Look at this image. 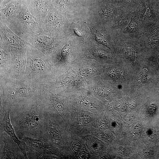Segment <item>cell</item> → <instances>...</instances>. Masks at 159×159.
Instances as JSON below:
<instances>
[{"label":"cell","mask_w":159,"mask_h":159,"mask_svg":"<svg viewBox=\"0 0 159 159\" xmlns=\"http://www.w3.org/2000/svg\"><path fill=\"white\" fill-rule=\"evenodd\" d=\"M46 111L38 98L28 99L13 104L10 118L20 140L24 137L42 138L46 124Z\"/></svg>","instance_id":"1"},{"label":"cell","mask_w":159,"mask_h":159,"mask_svg":"<svg viewBox=\"0 0 159 159\" xmlns=\"http://www.w3.org/2000/svg\"><path fill=\"white\" fill-rule=\"evenodd\" d=\"M44 85L24 78H0V104L11 108L15 102L38 98Z\"/></svg>","instance_id":"2"},{"label":"cell","mask_w":159,"mask_h":159,"mask_svg":"<svg viewBox=\"0 0 159 159\" xmlns=\"http://www.w3.org/2000/svg\"><path fill=\"white\" fill-rule=\"evenodd\" d=\"M26 59L23 78L44 85L52 82V63L44 54L30 44Z\"/></svg>","instance_id":"3"},{"label":"cell","mask_w":159,"mask_h":159,"mask_svg":"<svg viewBox=\"0 0 159 159\" xmlns=\"http://www.w3.org/2000/svg\"><path fill=\"white\" fill-rule=\"evenodd\" d=\"M15 34L22 39L26 36L43 33L47 31L45 23L33 15L25 0L19 12L5 23Z\"/></svg>","instance_id":"4"},{"label":"cell","mask_w":159,"mask_h":159,"mask_svg":"<svg viewBox=\"0 0 159 159\" xmlns=\"http://www.w3.org/2000/svg\"><path fill=\"white\" fill-rule=\"evenodd\" d=\"M44 32L43 33L37 35L26 36L22 39L42 52L52 63L57 51L59 40L56 34L47 31Z\"/></svg>","instance_id":"5"},{"label":"cell","mask_w":159,"mask_h":159,"mask_svg":"<svg viewBox=\"0 0 159 159\" xmlns=\"http://www.w3.org/2000/svg\"><path fill=\"white\" fill-rule=\"evenodd\" d=\"M0 42L8 47L12 57L16 58L26 57L30 45L13 32L1 20H0Z\"/></svg>","instance_id":"6"},{"label":"cell","mask_w":159,"mask_h":159,"mask_svg":"<svg viewBox=\"0 0 159 159\" xmlns=\"http://www.w3.org/2000/svg\"><path fill=\"white\" fill-rule=\"evenodd\" d=\"M0 133L5 132L17 144L23 153L25 159H28L27 152L29 149L25 142L20 140L16 135L10 118L11 108L0 106Z\"/></svg>","instance_id":"7"},{"label":"cell","mask_w":159,"mask_h":159,"mask_svg":"<svg viewBox=\"0 0 159 159\" xmlns=\"http://www.w3.org/2000/svg\"><path fill=\"white\" fill-rule=\"evenodd\" d=\"M1 159H25L17 144L6 132L0 133Z\"/></svg>","instance_id":"8"},{"label":"cell","mask_w":159,"mask_h":159,"mask_svg":"<svg viewBox=\"0 0 159 159\" xmlns=\"http://www.w3.org/2000/svg\"><path fill=\"white\" fill-rule=\"evenodd\" d=\"M25 0L27 6L31 13L45 23V19L47 15L53 8L51 2L49 0Z\"/></svg>","instance_id":"9"},{"label":"cell","mask_w":159,"mask_h":159,"mask_svg":"<svg viewBox=\"0 0 159 159\" xmlns=\"http://www.w3.org/2000/svg\"><path fill=\"white\" fill-rule=\"evenodd\" d=\"M64 17L59 12L52 8L47 15L45 23L47 30L49 32L56 34L61 31L64 28Z\"/></svg>","instance_id":"10"},{"label":"cell","mask_w":159,"mask_h":159,"mask_svg":"<svg viewBox=\"0 0 159 159\" xmlns=\"http://www.w3.org/2000/svg\"><path fill=\"white\" fill-rule=\"evenodd\" d=\"M0 78H7L11 71V54L8 47L0 42Z\"/></svg>","instance_id":"11"},{"label":"cell","mask_w":159,"mask_h":159,"mask_svg":"<svg viewBox=\"0 0 159 159\" xmlns=\"http://www.w3.org/2000/svg\"><path fill=\"white\" fill-rule=\"evenodd\" d=\"M20 140L25 142L29 150L44 153H56L52 145L42 138L37 139L24 137Z\"/></svg>","instance_id":"12"},{"label":"cell","mask_w":159,"mask_h":159,"mask_svg":"<svg viewBox=\"0 0 159 159\" xmlns=\"http://www.w3.org/2000/svg\"><path fill=\"white\" fill-rule=\"evenodd\" d=\"M25 0H11L0 9V20L4 23L18 14Z\"/></svg>","instance_id":"13"},{"label":"cell","mask_w":159,"mask_h":159,"mask_svg":"<svg viewBox=\"0 0 159 159\" xmlns=\"http://www.w3.org/2000/svg\"><path fill=\"white\" fill-rule=\"evenodd\" d=\"M28 159H51L55 158L51 154L40 153L29 150L27 152Z\"/></svg>","instance_id":"14"},{"label":"cell","mask_w":159,"mask_h":159,"mask_svg":"<svg viewBox=\"0 0 159 159\" xmlns=\"http://www.w3.org/2000/svg\"><path fill=\"white\" fill-rule=\"evenodd\" d=\"M71 47V43L68 42L65 43L62 48L60 51L61 57L59 60V64H62L66 61V58Z\"/></svg>","instance_id":"15"},{"label":"cell","mask_w":159,"mask_h":159,"mask_svg":"<svg viewBox=\"0 0 159 159\" xmlns=\"http://www.w3.org/2000/svg\"><path fill=\"white\" fill-rule=\"evenodd\" d=\"M68 0H53L51 3H54V6L60 10L65 9Z\"/></svg>","instance_id":"16"},{"label":"cell","mask_w":159,"mask_h":159,"mask_svg":"<svg viewBox=\"0 0 159 159\" xmlns=\"http://www.w3.org/2000/svg\"><path fill=\"white\" fill-rule=\"evenodd\" d=\"M138 23L134 21H131L127 26L125 32H126L132 33L137 31L138 29Z\"/></svg>","instance_id":"17"},{"label":"cell","mask_w":159,"mask_h":159,"mask_svg":"<svg viewBox=\"0 0 159 159\" xmlns=\"http://www.w3.org/2000/svg\"><path fill=\"white\" fill-rule=\"evenodd\" d=\"M79 120L82 123L85 124L90 123L92 120L91 117L88 115L85 114H82L78 117Z\"/></svg>","instance_id":"18"},{"label":"cell","mask_w":159,"mask_h":159,"mask_svg":"<svg viewBox=\"0 0 159 159\" xmlns=\"http://www.w3.org/2000/svg\"><path fill=\"white\" fill-rule=\"evenodd\" d=\"M95 38L96 40L99 43L107 47V41L103 36L99 34L95 35Z\"/></svg>","instance_id":"19"},{"label":"cell","mask_w":159,"mask_h":159,"mask_svg":"<svg viewBox=\"0 0 159 159\" xmlns=\"http://www.w3.org/2000/svg\"><path fill=\"white\" fill-rule=\"evenodd\" d=\"M125 55L130 59L133 60L135 57L134 50L131 48H127L125 50Z\"/></svg>","instance_id":"20"},{"label":"cell","mask_w":159,"mask_h":159,"mask_svg":"<svg viewBox=\"0 0 159 159\" xmlns=\"http://www.w3.org/2000/svg\"><path fill=\"white\" fill-rule=\"evenodd\" d=\"M148 75V71L146 69H143L141 72L139 76V79L140 82L142 83L146 82Z\"/></svg>","instance_id":"21"},{"label":"cell","mask_w":159,"mask_h":159,"mask_svg":"<svg viewBox=\"0 0 159 159\" xmlns=\"http://www.w3.org/2000/svg\"><path fill=\"white\" fill-rule=\"evenodd\" d=\"M102 13L105 17H108L112 15V11L110 8L106 7L102 9Z\"/></svg>","instance_id":"22"},{"label":"cell","mask_w":159,"mask_h":159,"mask_svg":"<svg viewBox=\"0 0 159 159\" xmlns=\"http://www.w3.org/2000/svg\"><path fill=\"white\" fill-rule=\"evenodd\" d=\"M150 40L154 44H156L159 42V33H157L152 36Z\"/></svg>","instance_id":"23"},{"label":"cell","mask_w":159,"mask_h":159,"mask_svg":"<svg viewBox=\"0 0 159 159\" xmlns=\"http://www.w3.org/2000/svg\"><path fill=\"white\" fill-rule=\"evenodd\" d=\"M82 105L85 107L94 110V109H95L96 108V105L94 103L89 102H84L82 103Z\"/></svg>","instance_id":"24"},{"label":"cell","mask_w":159,"mask_h":159,"mask_svg":"<svg viewBox=\"0 0 159 159\" xmlns=\"http://www.w3.org/2000/svg\"><path fill=\"white\" fill-rule=\"evenodd\" d=\"M94 54L96 57L100 58L105 59L108 57L107 54L101 52H96L94 53Z\"/></svg>","instance_id":"25"},{"label":"cell","mask_w":159,"mask_h":159,"mask_svg":"<svg viewBox=\"0 0 159 159\" xmlns=\"http://www.w3.org/2000/svg\"><path fill=\"white\" fill-rule=\"evenodd\" d=\"M134 116L132 114L128 115L126 118V121L127 123L130 124L132 123L134 120Z\"/></svg>","instance_id":"26"},{"label":"cell","mask_w":159,"mask_h":159,"mask_svg":"<svg viewBox=\"0 0 159 159\" xmlns=\"http://www.w3.org/2000/svg\"><path fill=\"white\" fill-rule=\"evenodd\" d=\"M145 16L147 18H150L152 16V13L149 8H148L146 10L144 14Z\"/></svg>","instance_id":"27"},{"label":"cell","mask_w":159,"mask_h":159,"mask_svg":"<svg viewBox=\"0 0 159 159\" xmlns=\"http://www.w3.org/2000/svg\"><path fill=\"white\" fill-rule=\"evenodd\" d=\"M142 129L141 125L139 124H136L133 127L134 131L137 132H140L141 130Z\"/></svg>","instance_id":"28"},{"label":"cell","mask_w":159,"mask_h":159,"mask_svg":"<svg viewBox=\"0 0 159 159\" xmlns=\"http://www.w3.org/2000/svg\"><path fill=\"white\" fill-rule=\"evenodd\" d=\"M11 0H0V9L3 8Z\"/></svg>","instance_id":"29"},{"label":"cell","mask_w":159,"mask_h":159,"mask_svg":"<svg viewBox=\"0 0 159 159\" xmlns=\"http://www.w3.org/2000/svg\"><path fill=\"white\" fill-rule=\"evenodd\" d=\"M93 148L95 150H99L101 148V145L99 142H95L92 145Z\"/></svg>","instance_id":"30"},{"label":"cell","mask_w":159,"mask_h":159,"mask_svg":"<svg viewBox=\"0 0 159 159\" xmlns=\"http://www.w3.org/2000/svg\"><path fill=\"white\" fill-rule=\"evenodd\" d=\"M117 151L120 155H123L125 152V148L122 147H119L117 148Z\"/></svg>","instance_id":"31"},{"label":"cell","mask_w":159,"mask_h":159,"mask_svg":"<svg viewBox=\"0 0 159 159\" xmlns=\"http://www.w3.org/2000/svg\"><path fill=\"white\" fill-rule=\"evenodd\" d=\"M73 148L74 150L77 151L80 149V145L78 143H75L73 146Z\"/></svg>","instance_id":"32"},{"label":"cell","mask_w":159,"mask_h":159,"mask_svg":"<svg viewBox=\"0 0 159 159\" xmlns=\"http://www.w3.org/2000/svg\"><path fill=\"white\" fill-rule=\"evenodd\" d=\"M97 135L100 138H102L103 139L105 138V136L102 133H97Z\"/></svg>","instance_id":"33"},{"label":"cell","mask_w":159,"mask_h":159,"mask_svg":"<svg viewBox=\"0 0 159 159\" xmlns=\"http://www.w3.org/2000/svg\"><path fill=\"white\" fill-rule=\"evenodd\" d=\"M49 1H50L51 2V0H49Z\"/></svg>","instance_id":"34"}]
</instances>
